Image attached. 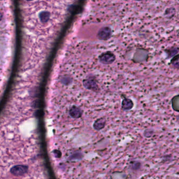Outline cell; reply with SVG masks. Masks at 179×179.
Returning a JSON list of instances; mask_svg holds the SVG:
<instances>
[{
  "label": "cell",
  "mask_w": 179,
  "mask_h": 179,
  "mask_svg": "<svg viewBox=\"0 0 179 179\" xmlns=\"http://www.w3.org/2000/svg\"><path fill=\"white\" fill-rule=\"evenodd\" d=\"M116 55L111 51L103 53L99 56V62L103 64H111L116 60Z\"/></svg>",
  "instance_id": "cell-1"
},
{
  "label": "cell",
  "mask_w": 179,
  "mask_h": 179,
  "mask_svg": "<svg viewBox=\"0 0 179 179\" xmlns=\"http://www.w3.org/2000/svg\"><path fill=\"white\" fill-rule=\"evenodd\" d=\"M84 87L92 91H96L98 90V85L95 77L90 76L83 81Z\"/></svg>",
  "instance_id": "cell-2"
},
{
  "label": "cell",
  "mask_w": 179,
  "mask_h": 179,
  "mask_svg": "<svg viewBox=\"0 0 179 179\" xmlns=\"http://www.w3.org/2000/svg\"><path fill=\"white\" fill-rule=\"evenodd\" d=\"M112 30L110 27L108 26L103 27L98 30L97 37L100 40H107L112 37Z\"/></svg>",
  "instance_id": "cell-3"
},
{
  "label": "cell",
  "mask_w": 179,
  "mask_h": 179,
  "mask_svg": "<svg viewBox=\"0 0 179 179\" xmlns=\"http://www.w3.org/2000/svg\"><path fill=\"white\" fill-rule=\"evenodd\" d=\"M106 124V119L103 117L97 119L94 122V123L93 124V128L96 131H100L105 128Z\"/></svg>",
  "instance_id": "cell-4"
},
{
  "label": "cell",
  "mask_w": 179,
  "mask_h": 179,
  "mask_svg": "<svg viewBox=\"0 0 179 179\" xmlns=\"http://www.w3.org/2000/svg\"><path fill=\"white\" fill-rule=\"evenodd\" d=\"M134 106V103L131 99L129 98H125L122 100V108L123 110L127 111L130 110Z\"/></svg>",
  "instance_id": "cell-5"
},
{
  "label": "cell",
  "mask_w": 179,
  "mask_h": 179,
  "mask_svg": "<svg viewBox=\"0 0 179 179\" xmlns=\"http://www.w3.org/2000/svg\"><path fill=\"white\" fill-rule=\"evenodd\" d=\"M172 106L177 112H179V96L177 95L172 99Z\"/></svg>",
  "instance_id": "cell-6"
},
{
  "label": "cell",
  "mask_w": 179,
  "mask_h": 179,
  "mask_svg": "<svg viewBox=\"0 0 179 179\" xmlns=\"http://www.w3.org/2000/svg\"><path fill=\"white\" fill-rule=\"evenodd\" d=\"M154 131L151 129H146L144 131V135L147 138H150L154 135Z\"/></svg>",
  "instance_id": "cell-7"
}]
</instances>
